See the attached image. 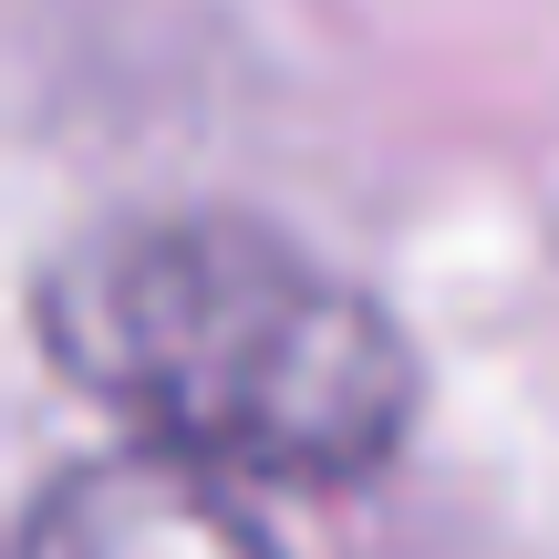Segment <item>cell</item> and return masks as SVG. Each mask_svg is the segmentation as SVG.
Here are the masks:
<instances>
[{
	"mask_svg": "<svg viewBox=\"0 0 559 559\" xmlns=\"http://www.w3.org/2000/svg\"><path fill=\"white\" fill-rule=\"evenodd\" d=\"M52 362L156 456L353 487L415 425V353L332 260L260 218H124L41 280Z\"/></svg>",
	"mask_w": 559,
	"mask_h": 559,
	"instance_id": "6da1fadb",
	"label": "cell"
},
{
	"mask_svg": "<svg viewBox=\"0 0 559 559\" xmlns=\"http://www.w3.org/2000/svg\"><path fill=\"white\" fill-rule=\"evenodd\" d=\"M21 559H270V539L207 466L135 445L41 487V508L21 519Z\"/></svg>",
	"mask_w": 559,
	"mask_h": 559,
	"instance_id": "7a4b0ae2",
	"label": "cell"
}]
</instances>
